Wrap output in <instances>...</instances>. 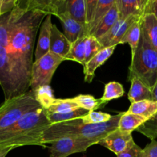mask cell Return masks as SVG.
I'll use <instances>...</instances> for the list:
<instances>
[{
    "label": "cell",
    "instance_id": "4dcf8cb0",
    "mask_svg": "<svg viewBox=\"0 0 157 157\" xmlns=\"http://www.w3.org/2000/svg\"><path fill=\"white\" fill-rule=\"evenodd\" d=\"M104 48L102 46L98 39L93 36H88L86 40V55H85V64L90 61L98 52H99ZM85 65V64H84ZM83 65V66H84Z\"/></svg>",
    "mask_w": 157,
    "mask_h": 157
},
{
    "label": "cell",
    "instance_id": "cb8c5ba5",
    "mask_svg": "<svg viewBox=\"0 0 157 157\" xmlns=\"http://www.w3.org/2000/svg\"><path fill=\"white\" fill-rule=\"evenodd\" d=\"M71 99L78 106V107L85 109L88 111H95L97 109L102 108L108 104L102 101L100 98L96 99L89 94H79Z\"/></svg>",
    "mask_w": 157,
    "mask_h": 157
},
{
    "label": "cell",
    "instance_id": "30bf717a",
    "mask_svg": "<svg viewBox=\"0 0 157 157\" xmlns=\"http://www.w3.org/2000/svg\"><path fill=\"white\" fill-rule=\"evenodd\" d=\"M62 24L64 35L71 44L76 41L83 37H87L86 29L84 26L75 21L67 12L56 15Z\"/></svg>",
    "mask_w": 157,
    "mask_h": 157
},
{
    "label": "cell",
    "instance_id": "484cf974",
    "mask_svg": "<svg viewBox=\"0 0 157 157\" xmlns=\"http://www.w3.org/2000/svg\"><path fill=\"white\" fill-rule=\"evenodd\" d=\"M89 111L83 108H78L73 111L68 112V113H50L46 112V116L48 120L52 124H56V123L66 122V121H72V120L78 119L82 118L87 115Z\"/></svg>",
    "mask_w": 157,
    "mask_h": 157
},
{
    "label": "cell",
    "instance_id": "d590c367",
    "mask_svg": "<svg viewBox=\"0 0 157 157\" xmlns=\"http://www.w3.org/2000/svg\"><path fill=\"white\" fill-rule=\"evenodd\" d=\"M142 150L136 144H134L129 150L117 155V157H142Z\"/></svg>",
    "mask_w": 157,
    "mask_h": 157
},
{
    "label": "cell",
    "instance_id": "ac0fdd59",
    "mask_svg": "<svg viewBox=\"0 0 157 157\" xmlns=\"http://www.w3.org/2000/svg\"><path fill=\"white\" fill-rule=\"evenodd\" d=\"M119 19V13L118 8L115 4V3L113 4V6L111 7L106 15L103 17V19L99 21L92 36L95 37L96 39L99 40L112 27V25Z\"/></svg>",
    "mask_w": 157,
    "mask_h": 157
},
{
    "label": "cell",
    "instance_id": "e0dca14e",
    "mask_svg": "<svg viewBox=\"0 0 157 157\" xmlns=\"http://www.w3.org/2000/svg\"><path fill=\"white\" fill-rule=\"evenodd\" d=\"M142 32L149 44L157 52V19L152 14L146 13L142 18Z\"/></svg>",
    "mask_w": 157,
    "mask_h": 157
},
{
    "label": "cell",
    "instance_id": "d6986e66",
    "mask_svg": "<svg viewBox=\"0 0 157 157\" xmlns=\"http://www.w3.org/2000/svg\"><path fill=\"white\" fill-rule=\"evenodd\" d=\"M66 12L86 31V0H66Z\"/></svg>",
    "mask_w": 157,
    "mask_h": 157
},
{
    "label": "cell",
    "instance_id": "44dd1931",
    "mask_svg": "<svg viewBox=\"0 0 157 157\" xmlns=\"http://www.w3.org/2000/svg\"><path fill=\"white\" fill-rule=\"evenodd\" d=\"M146 121H148L146 118L139 115L133 114L128 112H123L119 121L118 129H119L122 131L132 133V131L136 130Z\"/></svg>",
    "mask_w": 157,
    "mask_h": 157
},
{
    "label": "cell",
    "instance_id": "ba28073f",
    "mask_svg": "<svg viewBox=\"0 0 157 157\" xmlns=\"http://www.w3.org/2000/svg\"><path fill=\"white\" fill-rule=\"evenodd\" d=\"M135 144L132 133L122 131L119 129L109 133L99 143V145L106 147L116 156L129 150Z\"/></svg>",
    "mask_w": 157,
    "mask_h": 157
},
{
    "label": "cell",
    "instance_id": "ffe728a7",
    "mask_svg": "<svg viewBox=\"0 0 157 157\" xmlns=\"http://www.w3.org/2000/svg\"><path fill=\"white\" fill-rule=\"evenodd\" d=\"M126 112L139 115L149 120L157 113V103L154 101H148V100L133 103L131 104L129 110Z\"/></svg>",
    "mask_w": 157,
    "mask_h": 157
},
{
    "label": "cell",
    "instance_id": "d6a6232c",
    "mask_svg": "<svg viewBox=\"0 0 157 157\" xmlns=\"http://www.w3.org/2000/svg\"><path fill=\"white\" fill-rule=\"evenodd\" d=\"M98 0H86V32L88 35V27L93 18Z\"/></svg>",
    "mask_w": 157,
    "mask_h": 157
},
{
    "label": "cell",
    "instance_id": "8d00e7d4",
    "mask_svg": "<svg viewBox=\"0 0 157 157\" xmlns=\"http://www.w3.org/2000/svg\"><path fill=\"white\" fill-rule=\"evenodd\" d=\"M151 13L157 19V0H149L145 10V14Z\"/></svg>",
    "mask_w": 157,
    "mask_h": 157
},
{
    "label": "cell",
    "instance_id": "7c38bea8",
    "mask_svg": "<svg viewBox=\"0 0 157 157\" xmlns=\"http://www.w3.org/2000/svg\"><path fill=\"white\" fill-rule=\"evenodd\" d=\"M116 46L104 48L99 52L96 54L92 59L88 61L83 66V73H84L85 82L91 83L95 76V72L98 67L103 65L111 57L115 51Z\"/></svg>",
    "mask_w": 157,
    "mask_h": 157
},
{
    "label": "cell",
    "instance_id": "5bb4252c",
    "mask_svg": "<svg viewBox=\"0 0 157 157\" xmlns=\"http://www.w3.org/2000/svg\"><path fill=\"white\" fill-rule=\"evenodd\" d=\"M149 0H115L119 18L129 16L143 17Z\"/></svg>",
    "mask_w": 157,
    "mask_h": 157
},
{
    "label": "cell",
    "instance_id": "f35d334b",
    "mask_svg": "<svg viewBox=\"0 0 157 157\" xmlns=\"http://www.w3.org/2000/svg\"><path fill=\"white\" fill-rule=\"evenodd\" d=\"M152 101L157 103V82L154 85L153 88L152 89Z\"/></svg>",
    "mask_w": 157,
    "mask_h": 157
},
{
    "label": "cell",
    "instance_id": "4fadbf2b",
    "mask_svg": "<svg viewBox=\"0 0 157 157\" xmlns=\"http://www.w3.org/2000/svg\"><path fill=\"white\" fill-rule=\"evenodd\" d=\"M52 25V15H48L40 26L39 35L35 52V61L39 60L49 52Z\"/></svg>",
    "mask_w": 157,
    "mask_h": 157
},
{
    "label": "cell",
    "instance_id": "f546056e",
    "mask_svg": "<svg viewBox=\"0 0 157 157\" xmlns=\"http://www.w3.org/2000/svg\"><path fill=\"white\" fill-rule=\"evenodd\" d=\"M137 131L142 133L146 137L153 140L157 138V113L152 117L146 121L142 126H140Z\"/></svg>",
    "mask_w": 157,
    "mask_h": 157
},
{
    "label": "cell",
    "instance_id": "e575fe53",
    "mask_svg": "<svg viewBox=\"0 0 157 157\" xmlns=\"http://www.w3.org/2000/svg\"><path fill=\"white\" fill-rule=\"evenodd\" d=\"M142 157H157V141L155 140H151L142 150Z\"/></svg>",
    "mask_w": 157,
    "mask_h": 157
},
{
    "label": "cell",
    "instance_id": "7402d4cb",
    "mask_svg": "<svg viewBox=\"0 0 157 157\" xmlns=\"http://www.w3.org/2000/svg\"><path fill=\"white\" fill-rule=\"evenodd\" d=\"M143 18V17H142ZM142 18L135 21L130 27L128 29L124 36L120 41L119 44H129L131 48V52L133 55L135 52L139 41L140 36H141V25H142Z\"/></svg>",
    "mask_w": 157,
    "mask_h": 157
},
{
    "label": "cell",
    "instance_id": "7a4b0ae2",
    "mask_svg": "<svg viewBox=\"0 0 157 157\" xmlns=\"http://www.w3.org/2000/svg\"><path fill=\"white\" fill-rule=\"evenodd\" d=\"M51 123L46 116V110L38 108L22 117L11 127L0 130V148L21 147L23 146H41L42 133Z\"/></svg>",
    "mask_w": 157,
    "mask_h": 157
},
{
    "label": "cell",
    "instance_id": "5b68a950",
    "mask_svg": "<svg viewBox=\"0 0 157 157\" xmlns=\"http://www.w3.org/2000/svg\"><path fill=\"white\" fill-rule=\"evenodd\" d=\"M41 107L32 90L18 98L5 101L0 105V130L11 127L25 114Z\"/></svg>",
    "mask_w": 157,
    "mask_h": 157
},
{
    "label": "cell",
    "instance_id": "9a60e30c",
    "mask_svg": "<svg viewBox=\"0 0 157 157\" xmlns=\"http://www.w3.org/2000/svg\"><path fill=\"white\" fill-rule=\"evenodd\" d=\"M71 45L72 44L66 38L64 34L60 32L59 29L55 24L52 25V29H51L49 52L59 55L66 60V57L70 51Z\"/></svg>",
    "mask_w": 157,
    "mask_h": 157
},
{
    "label": "cell",
    "instance_id": "d4e9b609",
    "mask_svg": "<svg viewBox=\"0 0 157 157\" xmlns=\"http://www.w3.org/2000/svg\"><path fill=\"white\" fill-rule=\"evenodd\" d=\"M88 37V36H87ZM87 37H83L77 40L71 45L70 51L66 57L67 61H72L84 65L85 55H86V45Z\"/></svg>",
    "mask_w": 157,
    "mask_h": 157
},
{
    "label": "cell",
    "instance_id": "74e56055",
    "mask_svg": "<svg viewBox=\"0 0 157 157\" xmlns=\"http://www.w3.org/2000/svg\"><path fill=\"white\" fill-rule=\"evenodd\" d=\"M15 149L14 147H6V148H0V157H6L8 153Z\"/></svg>",
    "mask_w": 157,
    "mask_h": 157
},
{
    "label": "cell",
    "instance_id": "f1b7e54d",
    "mask_svg": "<svg viewBox=\"0 0 157 157\" xmlns=\"http://www.w3.org/2000/svg\"><path fill=\"white\" fill-rule=\"evenodd\" d=\"M80 108L71 98L67 99H55V102L49 109L46 110L50 113H62L73 111Z\"/></svg>",
    "mask_w": 157,
    "mask_h": 157
},
{
    "label": "cell",
    "instance_id": "2e32d148",
    "mask_svg": "<svg viewBox=\"0 0 157 157\" xmlns=\"http://www.w3.org/2000/svg\"><path fill=\"white\" fill-rule=\"evenodd\" d=\"M131 87L128 93V99L131 104L141 101H152V93L150 88L145 85L138 78H132L131 81Z\"/></svg>",
    "mask_w": 157,
    "mask_h": 157
},
{
    "label": "cell",
    "instance_id": "836d02e7",
    "mask_svg": "<svg viewBox=\"0 0 157 157\" xmlns=\"http://www.w3.org/2000/svg\"><path fill=\"white\" fill-rule=\"evenodd\" d=\"M19 0H0V17L13 10Z\"/></svg>",
    "mask_w": 157,
    "mask_h": 157
},
{
    "label": "cell",
    "instance_id": "6da1fadb",
    "mask_svg": "<svg viewBox=\"0 0 157 157\" xmlns=\"http://www.w3.org/2000/svg\"><path fill=\"white\" fill-rule=\"evenodd\" d=\"M47 15L18 1L13 10L0 17V86L5 101L29 91L35 37Z\"/></svg>",
    "mask_w": 157,
    "mask_h": 157
},
{
    "label": "cell",
    "instance_id": "83f0119b",
    "mask_svg": "<svg viewBox=\"0 0 157 157\" xmlns=\"http://www.w3.org/2000/svg\"><path fill=\"white\" fill-rule=\"evenodd\" d=\"M125 90L123 86L116 81L109 82L105 85L104 93L100 99L106 103H109L112 100L118 99L124 95Z\"/></svg>",
    "mask_w": 157,
    "mask_h": 157
},
{
    "label": "cell",
    "instance_id": "8992f818",
    "mask_svg": "<svg viewBox=\"0 0 157 157\" xmlns=\"http://www.w3.org/2000/svg\"><path fill=\"white\" fill-rule=\"evenodd\" d=\"M66 61L64 58L49 52L32 64L31 71L30 89L35 92L43 86L50 85L52 77L58 66Z\"/></svg>",
    "mask_w": 157,
    "mask_h": 157
},
{
    "label": "cell",
    "instance_id": "1f68e13d",
    "mask_svg": "<svg viewBox=\"0 0 157 157\" xmlns=\"http://www.w3.org/2000/svg\"><path fill=\"white\" fill-rule=\"evenodd\" d=\"M112 118V116L109 113L99 111H89L87 115L81 118L84 124H99L106 123Z\"/></svg>",
    "mask_w": 157,
    "mask_h": 157
},
{
    "label": "cell",
    "instance_id": "8fae6325",
    "mask_svg": "<svg viewBox=\"0 0 157 157\" xmlns=\"http://www.w3.org/2000/svg\"><path fill=\"white\" fill-rule=\"evenodd\" d=\"M29 10H38L47 15H58L66 12V0H27L24 1Z\"/></svg>",
    "mask_w": 157,
    "mask_h": 157
},
{
    "label": "cell",
    "instance_id": "52a82bcc",
    "mask_svg": "<svg viewBox=\"0 0 157 157\" xmlns=\"http://www.w3.org/2000/svg\"><path fill=\"white\" fill-rule=\"evenodd\" d=\"M49 147V157H68L74 153L86 152L96 143L83 137H63L55 141Z\"/></svg>",
    "mask_w": 157,
    "mask_h": 157
},
{
    "label": "cell",
    "instance_id": "603a6c76",
    "mask_svg": "<svg viewBox=\"0 0 157 157\" xmlns=\"http://www.w3.org/2000/svg\"><path fill=\"white\" fill-rule=\"evenodd\" d=\"M114 3H115V0H108V1L98 0L93 18H92L90 25L88 27V36H91L93 34L95 30V28L97 27L99 21L109 12Z\"/></svg>",
    "mask_w": 157,
    "mask_h": 157
},
{
    "label": "cell",
    "instance_id": "3957f363",
    "mask_svg": "<svg viewBox=\"0 0 157 157\" xmlns=\"http://www.w3.org/2000/svg\"><path fill=\"white\" fill-rule=\"evenodd\" d=\"M123 112L112 116L106 123L99 124H87L82 121L81 118L51 124L42 133V144H52L63 137H83L92 140L99 144L100 140L109 133L118 129L119 121Z\"/></svg>",
    "mask_w": 157,
    "mask_h": 157
},
{
    "label": "cell",
    "instance_id": "4316f807",
    "mask_svg": "<svg viewBox=\"0 0 157 157\" xmlns=\"http://www.w3.org/2000/svg\"><path fill=\"white\" fill-rule=\"evenodd\" d=\"M34 94L35 100L38 101V104L44 110H47L55 102V100L56 98H54L53 92L50 85L43 86L37 89L35 92H32Z\"/></svg>",
    "mask_w": 157,
    "mask_h": 157
},
{
    "label": "cell",
    "instance_id": "9c48e42d",
    "mask_svg": "<svg viewBox=\"0 0 157 157\" xmlns=\"http://www.w3.org/2000/svg\"><path fill=\"white\" fill-rule=\"evenodd\" d=\"M142 17L129 16L126 18H119L112 27L99 39V41L103 48L116 46L119 44L120 41L124 36L125 33L129 27Z\"/></svg>",
    "mask_w": 157,
    "mask_h": 157
},
{
    "label": "cell",
    "instance_id": "277c9868",
    "mask_svg": "<svg viewBox=\"0 0 157 157\" xmlns=\"http://www.w3.org/2000/svg\"><path fill=\"white\" fill-rule=\"evenodd\" d=\"M138 78L152 90L157 82V52L149 44L141 28V36L138 46L132 55L128 79Z\"/></svg>",
    "mask_w": 157,
    "mask_h": 157
}]
</instances>
